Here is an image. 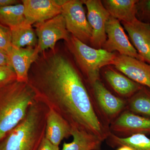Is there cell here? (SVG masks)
Wrapping results in <instances>:
<instances>
[{
  "instance_id": "obj_12",
  "label": "cell",
  "mask_w": 150,
  "mask_h": 150,
  "mask_svg": "<svg viewBox=\"0 0 150 150\" xmlns=\"http://www.w3.org/2000/svg\"><path fill=\"white\" fill-rule=\"evenodd\" d=\"M132 81L150 89V65L133 57L116 54L113 64Z\"/></svg>"
},
{
  "instance_id": "obj_6",
  "label": "cell",
  "mask_w": 150,
  "mask_h": 150,
  "mask_svg": "<svg viewBox=\"0 0 150 150\" xmlns=\"http://www.w3.org/2000/svg\"><path fill=\"white\" fill-rule=\"evenodd\" d=\"M83 1L65 0L62 8L68 32L85 44H90L92 30L86 16Z\"/></svg>"
},
{
  "instance_id": "obj_26",
  "label": "cell",
  "mask_w": 150,
  "mask_h": 150,
  "mask_svg": "<svg viewBox=\"0 0 150 150\" xmlns=\"http://www.w3.org/2000/svg\"><path fill=\"white\" fill-rule=\"evenodd\" d=\"M38 150H59L58 146L53 144L44 137Z\"/></svg>"
},
{
  "instance_id": "obj_19",
  "label": "cell",
  "mask_w": 150,
  "mask_h": 150,
  "mask_svg": "<svg viewBox=\"0 0 150 150\" xmlns=\"http://www.w3.org/2000/svg\"><path fill=\"white\" fill-rule=\"evenodd\" d=\"M12 45L18 48L25 47L35 48L38 44V38L32 25L25 21L18 26L10 28Z\"/></svg>"
},
{
  "instance_id": "obj_16",
  "label": "cell",
  "mask_w": 150,
  "mask_h": 150,
  "mask_svg": "<svg viewBox=\"0 0 150 150\" xmlns=\"http://www.w3.org/2000/svg\"><path fill=\"white\" fill-rule=\"evenodd\" d=\"M105 80L118 97L127 100L142 88V86L135 82L125 75L112 69L104 72Z\"/></svg>"
},
{
  "instance_id": "obj_21",
  "label": "cell",
  "mask_w": 150,
  "mask_h": 150,
  "mask_svg": "<svg viewBox=\"0 0 150 150\" xmlns=\"http://www.w3.org/2000/svg\"><path fill=\"white\" fill-rule=\"evenodd\" d=\"M105 141L112 148L126 146L134 150H150V139L143 134L120 137L110 133Z\"/></svg>"
},
{
  "instance_id": "obj_18",
  "label": "cell",
  "mask_w": 150,
  "mask_h": 150,
  "mask_svg": "<svg viewBox=\"0 0 150 150\" xmlns=\"http://www.w3.org/2000/svg\"><path fill=\"white\" fill-rule=\"evenodd\" d=\"M73 141L64 143L61 150H100L102 141L98 137L83 130L71 127Z\"/></svg>"
},
{
  "instance_id": "obj_5",
  "label": "cell",
  "mask_w": 150,
  "mask_h": 150,
  "mask_svg": "<svg viewBox=\"0 0 150 150\" xmlns=\"http://www.w3.org/2000/svg\"><path fill=\"white\" fill-rule=\"evenodd\" d=\"M91 95L98 113L105 126L110 125L126 110L127 100L114 95L100 79L90 85Z\"/></svg>"
},
{
  "instance_id": "obj_27",
  "label": "cell",
  "mask_w": 150,
  "mask_h": 150,
  "mask_svg": "<svg viewBox=\"0 0 150 150\" xmlns=\"http://www.w3.org/2000/svg\"><path fill=\"white\" fill-rule=\"evenodd\" d=\"M0 66H7L12 68L7 52L1 50H0Z\"/></svg>"
},
{
  "instance_id": "obj_10",
  "label": "cell",
  "mask_w": 150,
  "mask_h": 150,
  "mask_svg": "<svg viewBox=\"0 0 150 150\" xmlns=\"http://www.w3.org/2000/svg\"><path fill=\"white\" fill-rule=\"evenodd\" d=\"M110 133L120 137L150 134V118L124 110L109 127Z\"/></svg>"
},
{
  "instance_id": "obj_15",
  "label": "cell",
  "mask_w": 150,
  "mask_h": 150,
  "mask_svg": "<svg viewBox=\"0 0 150 150\" xmlns=\"http://www.w3.org/2000/svg\"><path fill=\"white\" fill-rule=\"evenodd\" d=\"M71 126L56 111L48 109L46 118L45 137L59 146L65 138L71 136Z\"/></svg>"
},
{
  "instance_id": "obj_17",
  "label": "cell",
  "mask_w": 150,
  "mask_h": 150,
  "mask_svg": "<svg viewBox=\"0 0 150 150\" xmlns=\"http://www.w3.org/2000/svg\"><path fill=\"white\" fill-rule=\"evenodd\" d=\"M138 0H104L103 4L110 16L121 22L131 23L138 19Z\"/></svg>"
},
{
  "instance_id": "obj_8",
  "label": "cell",
  "mask_w": 150,
  "mask_h": 150,
  "mask_svg": "<svg viewBox=\"0 0 150 150\" xmlns=\"http://www.w3.org/2000/svg\"><path fill=\"white\" fill-rule=\"evenodd\" d=\"M105 33L107 39L103 46V49L110 53L116 51L121 55L144 62L130 42L119 21L110 16L106 23Z\"/></svg>"
},
{
  "instance_id": "obj_23",
  "label": "cell",
  "mask_w": 150,
  "mask_h": 150,
  "mask_svg": "<svg viewBox=\"0 0 150 150\" xmlns=\"http://www.w3.org/2000/svg\"><path fill=\"white\" fill-rule=\"evenodd\" d=\"M10 28L0 23V50L8 52L12 47Z\"/></svg>"
},
{
  "instance_id": "obj_29",
  "label": "cell",
  "mask_w": 150,
  "mask_h": 150,
  "mask_svg": "<svg viewBox=\"0 0 150 150\" xmlns=\"http://www.w3.org/2000/svg\"><path fill=\"white\" fill-rule=\"evenodd\" d=\"M117 150H134L128 146H123L118 147Z\"/></svg>"
},
{
  "instance_id": "obj_20",
  "label": "cell",
  "mask_w": 150,
  "mask_h": 150,
  "mask_svg": "<svg viewBox=\"0 0 150 150\" xmlns=\"http://www.w3.org/2000/svg\"><path fill=\"white\" fill-rule=\"evenodd\" d=\"M126 110L150 118V89L142 86L139 90L127 100Z\"/></svg>"
},
{
  "instance_id": "obj_13",
  "label": "cell",
  "mask_w": 150,
  "mask_h": 150,
  "mask_svg": "<svg viewBox=\"0 0 150 150\" xmlns=\"http://www.w3.org/2000/svg\"><path fill=\"white\" fill-rule=\"evenodd\" d=\"M8 54L16 74V81L28 83L30 70L40 54L36 46L18 48L12 46Z\"/></svg>"
},
{
  "instance_id": "obj_22",
  "label": "cell",
  "mask_w": 150,
  "mask_h": 150,
  "mask_svg": "<svg viewBox=\"0 0 150 150\" xmlns=\"http://www.w3.org/2000/svg\"><path fill=\"white\" fill-rule=\"evenodd\" d=\"M24 6L17 4L0 8V23L11 28L25 21Z\"/></svg>"
},
{
  "instance_id": "obj_14",
  "label": "cell",
  "mask_w": 150,
  "mask_h": 150,
  "mask_svg": "<svg viewBox=\"0 0 150 150\" xmlns=\"http://www.w3.org/2000/svg\"><path fill=\"white\" fill-rule=\"evenodd\" d=\"M121 23L138 54L150 65V24L138 19L131 23Z\"/></svg>"
},
{
  "instance_id": "obj_24",
  "label": "cell",
  "mask_w": 150,
  "mask_h": 150,
  "mask_svg": "<svg viewBox=\"0 0 150 150\" xmlns=\"http://www.w3.org/2000/svg\"><path fill=\"white\" fill-rule=\"evenodd\" d=\"M137 16L139 17L140 21L150 24V0L138 1Z\"/></svg>"
},
{
  "instance_id": "obj_7",
  "label": "cell",
  "mask_w": 150,
  "mask_h": 150,
  "mask_svg": "<svg viewBox=\"0 0 150 150\" xmlns=\"http://www.w3.org/2000/svg\"><path fill=\"white\" fill-rule=\"evenodd\" d=\"M35 27L38 38L36 47L40 53L48 49L55 51L59 40H64L67 42L71 36L62 13L46 21L35 23Z\"/></svg>"
},
{
  "instance_id": "obj_2",
  "label": "cell",
  "mask_w": 150,
  "mask_h": 150,
  "mask_svg": "<svg viewBox=\"0 0 150 150\" xmlns=\"http://www.w3.org/2000/svg\"><path fill=\"white\" fill-rule=\"evenodd\" d=\"M48 110L35 100L23 120L2 140L0 150H38L45 137Z\"/></svg>"
},
{
  "instance_id": "obj_9",
  "label": "cell",
  "mask_w": 150,
  "mask_h": 150,
  "mask_svg": "<svg viewBox=\"0 0 150 150\" xmlns=\"http://www.w3.org/2000/svg\"><path fill=\"white\" fill-rule=\"evenodd\" d=\"M87 9V19L92 30L90 44L93 48H102L107 39L105 26L110 14L100 0H83Z\"/></svg>"
},
{
  "instance_id": "obj_28",
  "label": "cell",
  "mask_w": 150,
  "mask_h": 150,
  "mask_svg": "<svg viewBox=\"0 0 150 150\" xmlns=\"http://www.w3.org/2000/svg\"><path fill=\"white\" fill-rule=\"evenodd\" d=\"M18 3L19 1L16 0H0V8L17 4Z\"/></svg>"
},
{
  "instance_id": "obj_25",
  "label": "cell",
  "mask_w": 150,
  "mask_h": 150,
  "mask_svg": "<svg viewBox=\"0 0 150 150\" xmlns=\"http://www.w3.org/2000/svg\"><path fill=\"white\" fill-rule=\"evenodd\" d=\"M16 81V76L12 67L0 66V87Z\"/></svg>"
},
{
  "instance_id": "obj_1",
  "label": "cell",
  "mask_w": 150,
  "mask_h": 150,
  "mask_svg": "<svg viewBox=\"0 0 150 150\" xmlns=\"http://www.w3.org/2000/svg\"><path fill=\"white\" fill-rule=\"evenodd\" d=\"M51 51L39 56L30 70L28 83L35 100L56 111L72 127L103 142L110 131L100 118L80 74L67 56Z\"/></svg>"
},
{
  "instance_id": "obj_11",
  "label": "cell",
  "mask_w": 150,
  "mask_h": 150,
  "mask_svg": "<svg viewBox=\"0 0 150 150\" xmlns=\"http://www.w3.org/2000/svg\"><path fill=\"white\" fill-rule=\"evenodd\" d=\"M65 0H23L26 21L32 25L46 21L60 14Z\"/></svg>"
},
{
  "instance_id": "obj_3",
  "label": "cell",
  "mask_w": 150,
  "mask_h": 150,
  "mask_svg": "<svg viewBox=\"0 0 150 150\" xmlns=\"http://www.w3.org/2000/svg\"><path fill=\"white\" fill-rule=\"evenodd\" d=\"M35 101L26 83L16 81L0 87V142L23 120Z\"/></svg>"
},
{
  "instance_id": "obj_4",
  "label": "cell",
  "mask_w": 150,
  "mask_h": 150,
  "mask_svg": "<svg viewBox=\"0 0 150 150\" xmlns=\"http://www.w3.org/2000/svg\"><path fill=\"white\" fill-rule=\"evenodd\" d=\"M67 43L70 52L90 85L100 79L101 68L112 65L116 57L115 52L93 48L71 35Z\"/></svg>"
}]
</instances>
